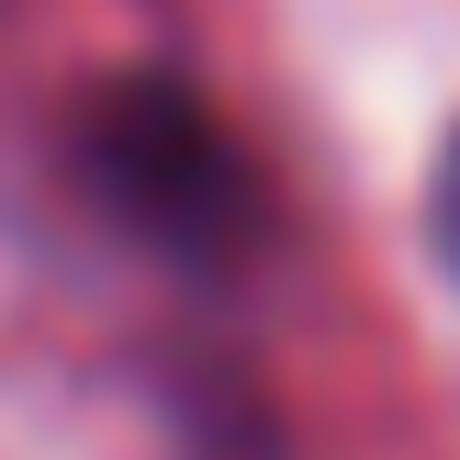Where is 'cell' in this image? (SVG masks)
Here are the masks:
<instances>
[{
  "instance_id": "obj_1",
  "label": "cell",
  "mask_w": 460,
  "mask_h": 460,
  "mask_svg": "<svg viewBox=\"0 0 460 460\" xmlns=\"http://www.w3.org/2000/svg\"><path fill=\"white\" fill-rule=\"evenodd\" d=\"M67 180L102 202V225H124L169 270H247L270 236V191L247 146L169 67H112L67 112Z\"/></svg>"
},
{
  "instance_id": "obj_2",
  "label": "cell",
  "mask_w": 460,
  "mask_h": 460,
  "mask_svg": "<svg viewBox=\"0 0 460 460\" xmlns=\"http://www.w3.org/2000/svg\"><path fill=\"white\" fill-rule=\"evenodd\" d=\"M427 225H438V259L460 270V135H449V157H438V191H427Z\"/></svg>"
}]
</instances>
